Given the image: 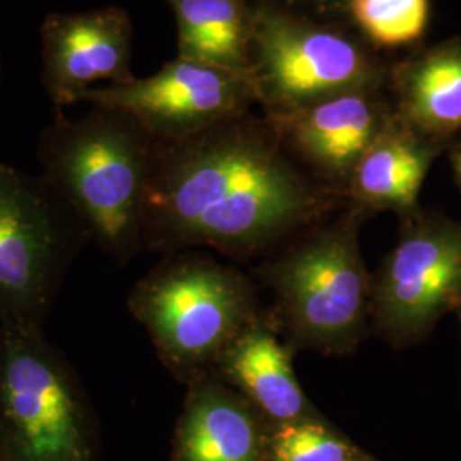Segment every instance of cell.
Segmentation results:
<instances>
[{
	"label": "cell",
	"mask_w": 461,
	"mask_h": 461,
	"mask_svg": "<svg viewBox=\"0 0 461 461\" xmlns=\"http://www.w3.org/2000/svg\"><path fill=\"white\" fill-rule=\"evenodd\" d=\"M346 202L297 163L267 116L247 112L154 142L144 245L241 251L306 228Z\"/></svg>",
	"instance_id": "obj_1"
},
{
	"label": "cell",
	"mask_w": 461,
	"mask_h": 461,
	"mask_svg": "<svg viewBox=\"0 0 461 461\" xmlns=\"http://www.w3.org/2000/svg\"><path fill=\"white\" fill-rule=\"evenodd\" d=\"M154 142L132 116L96 104L79 118L55 115L38 140L40 178L86 238L120 262L144 245Z\"/></svg>",
	"instance_id": "obj_2"
},
{
	"label": "cell",
	"mask_w": 461,
	"mask_h": 461,
	"mask_svg": "<svg viewBox=\"0 0 461 461\" xmlns=\"http://www.w3.org/2000/svg\"><path fill=\"white\" fill-rule=\"evenodd\" d=\"M0 453L9 461H98L93 407L43 327L0 325Z\"/></svg>",
	"instance_id": "obj_3"
},
{
	"label": "cell",
	"mask_w": 461,
	"mask_h": 461,
	"mask_svg": "<svg viewBox=\"0 0 461 461\" xmlns=\"http://www.w3.org/2000/svg\"><path fill=\"white\" fill-rule=\"evenodd\" d=\"M255 4L248 76L267 118L321 99L384 87L392 60L352 26Z\"/></svg>",
	"instance_id": "obj_4"
},
{
	"label": "cell",
	"mask_w": 461,
	"mask_h": 461,
	"mask_svg": "<svg viewBox=\"0 0 461 461\" xmlns=\"http://www.w3.org/2000/svg\"><path fill=\"white\" fill-rule=\"evenodd\" d=\"M245 282L203 257L167 260L133 287L129 308L166 366L188 384L211 371L247 329Z\"/></svg>",
	"instance_id": "obj_5"
},
{
	"label": "cell",
	"mask_w": 461,
	"mask_h": 461,
	"mask_svg": "<svg viewBox=\"0 0 461 461\" xmlns=\"http://www.w3.org/2000/svg\"><path fill=\"white\" fill-rule=\"evenodd\" d=\"M83 240L47 183L0 161V325L43 327Z\"/></svg>",
	"instance_id": "obj_6"
},
{
	"label": "cell",
	"mask_w": 461,
	"mask_h": 461,
	"mask_svg": "<svg viewBox=\"0 0 461 461\" xmlns=\"http://www.w3.org/2000/svg\"><path fill=\"white\" fill-rule=\"evenodd\" d=\"M366 209L347 200L346 212L318 230L274 270L276 289L297 335L325 350L357 340L367 310V276L357 245Z\"/></svg>",
	"instance_id": "obj_7"
},
{
	"label": "cell",
	"mask_w": 461,
	"mask_h": 461,
	"mask_svg": "<svg viewBox=\"0 0 461 461\" xmlns=\"http://www.w3.org/2000/svg\"><path fill=\"white\" fill-rule=\"evenodd\" d=\"M375 289L381 329L395 342L424 335L449 312L461 313V224L412 214Z\"/></svg>",
	"instance_id": "obj_8"
},
{
	"label": "cell",
	"mask_w": 461,
	"mask_h": 461,
	"mask_svg": "<svg viewBox=\"0 0 461 461\" xmlns=\"http://www.w3.org/2000/svg\"><path fill=\"white\" fill-rule=\"evenodd\" d=\"M81 103L125 112L163 142L251 112L257 98L248 74L176 57L144 79L89 89Z\"/></svg>",
	"instance_id": "obj_9"
},
{
	"label": "cell",
	"mask_w": 461,
	"mask_h": 461,
	"mask_svg": "<svg viewBox=\"0 0 461 461\" xmlns=\"http://www.w3.org/2000/svg\"><path fill=\"white\" fill-rule=\"evenodd\" d=\"M132 19L123 7L50 13L40 26V62L55 113L81 103L95 84L132 83Z\"/></svg>",
	"instance_id": "obj_10"
},
{
	"label": "cell",
	"mask_w": 461,
	"mask_h": 461,
	"mask_svg": "<svg viewBox=\"0 0 461 461\" xmlns=\"http://www.w3.org/2000/svg\"><path fill=\"white\" fill-rule=\"evenodd\" d=\"M392 118L393 108L384 86L340 93L268 120L297 163L316 182L347 200L356 166Z\"/></svg>",
	"instance_id": "obj_11"
},
{
	"label": "cell",
	"mask_w": 461,
	"mask_h": 461,
	"mask_svg": "<svg viewBox=\"0 0 461 461\" xmlns=\"http://www.w3.org/2000/svg\"><path fill=\"white\" fill-rule=\"evenodd\" d=\"M386 89L403 127L446 148L461 132L460 36L419 45L392 60Z\"/></svg>",
	"instance_id": "obj_12"
},
{
	"label": "cell",
	"mask_w": 461,
	"mask_h": 461,
	"mask_svg": "<svg viewBox=\"0 0 461 461\" xmlns=\"http://www.w3.org/2000/svg\"><path fill=\"white\" fill-rule=\"evenodd\" d=\"M443 149L415 135L393 116L356 166L347 200L366 211L412 214L429 167Z\"/></svg>",
	"instance_id": "obj_13"
},
{
	"label": "cell",
	"mask_w": 461,
	"mask_h": 461,
	"mask_svg": "<svg viewBox=\"0 0 461 461\" xmlns=\"http://www.w3.org/2000/svg\"><path fill=\"white\" fill-rule=\"evenodd\" d=\"M258 432L243 400L207 376L190 384L175 461H258Z\"/></svg>",
	"instance_id": "obj_14"
},
{
	"label": "cell",
	"mask_w": 461,
	"mask_h": 461,
	"mask_svg": "<svg viewBox=\"0 0 461 461\" xmlns=\"http://www.w3.org/2000/svg\"><path fill=\"white\" fill-rule=\"evenodd\" d=\"M214 369L282 424L301 420L306 412V398L299 388L287 350L262 325H248L226 348Z\"/></svg>",
	"instance_id": "obj_15"
},
{
	"label": "cell",
	"mask_w": 461,
	"mask_h": 461,
	"mask_svg": "<svg viewBox=\"0 0 461 461\" xmlns=\"http://www.w3.org/2000/svg\"><path fill=\"white\" fill-rule=\"evenodd\" d=\"M180 59L248 74L253 0H165Z\"/></svg>",
	"instance_id": "obj_16"
},
{
	"label": "cell",
	"mask_w": 461,
	"mask_h": 461,
	"mask_svg": "<svg viewBox=\"0 0 461 461\" xmlns=\"http://www.w3.org/2000/svg\"><path fill=\"white\" fill-rule=\"evenodd\" d=\"M348 24L379 50L419 47L430 23V0H350Z\"/></svg>",
	"instance_id": "obj_17"
},
{
	"label": "cell",
	"mask_w": 461,
	"mask_h": 461,
	"mask_svg": "<svg viewBox=\"0 0 461 461\" xmlns=\"http://www.w3.org/2000/svg\"><path fill=\"white\" fill-rule=\"evenodd\" d=\"M274 461H352L356 451L329 429L294 420L284 422L272 436Z\"/></svg>",
	"instance_id": "obj_18"
},
{
	"label": "cell",
	"mask_w": 461,
	"mask_h": 461,
	"mask_svg": "<svg viewBox=\"0 0 461 461\" xmlns=\"http://www.w3.org/2000/svg\"><path fill=\"white\" fill-rule=\"evenodd\" d=\"M253 2L276 7L280 11H287L297 16L348 24L347 9L350 0H253Z\"/></svg>",
	"instance_id": "obj_19"
},
{
	"label": "cell",
	"mask_w": 461,
	"mask_h": 461,
	"mask_svg": "<svg viewBox=\"0 0 461 461\" xmlns=\"http://www.w3.org/2000/svg\"><path fill=\"white\" fill-rule=\"evenodd\" d=\"M451 165H453V171L456 176V182L460 185L461 188V140L451 150Z\"/></svg>",
	"instance_id": "obj_20"
},
{
	"label": "cell",
	"mask_w": 461,
	"mask_h": 461,
	"mask_svg": "<svg viewBox=\"0 0 461 461\" xmlns=\"http://www.w3.org/2000/svg\"><path fill=\"white\" fill-rule=\"evenodd\" d=\"M0 72H2V50H0Z\"/></svg>",
	"instance_id": "obj_21"
},
{
	"label": "cell",
	"mask_w": 461,
	"mask_h": 461,
	"mask_svg": "<svg viewBox=\"0 0 461 461\" xmlns=\"http://www.w3.org/2000/svg\"><path fill=\"white\" fill-rule=\"evenodd\" d=\"M0 461H9V460H7V458H5V456H4V455H2V453H0Z\"/></svg>",
	"instance_id": "obj_22"
},
{
	"label": "cell",
	"mask_w": 461,
	"mask_h": 461,
	"mask_svg": "<svg viewBox=\"0 0 461 461\" xmlns=\"http://www.w3.org/2000/svg\"><path fill=\"white\" fill-rule=\"evenodd\" d=\"M460 316H461V313H460Z\"/></svg>",
	"instance_id": "obj_23"
}]
</instances>
